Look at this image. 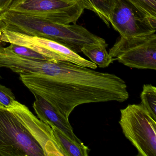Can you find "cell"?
Returning a JSON list of instances; mask_svg holds the SVG:
<instances>
[{
	"label": "cell",
	"instance_id": "cell-1",
	"mask_svg": "<svg viewBox=\"0 0 156 156\" xmlns=\"http://www.w3.org/2000/svg\"><path fill=\"white\" fill-rule=\"evenodd\" d=\"M20 79L66 119L76 107L89 103H122L129 98L126 82L113 73H102L71 62L58 61L52 78L20 74Z\"/></svg>",
	"mask_w": 156,
	"mask_h": 156
},
{
	"label": "cell",
	"instance_id": "cell-2",
	"mask_svg": "<svg viewBox=\"0 0 156 156\" xmlns=\"http://www.w3.org/2000/svg\"><path fill=\"white\" fill-rule=\"evenodd\" d=\"M0 22L9 30L51 40L77 54L82 52L85 45L95 43L96 40L95 34L76 23L58 24L12 11L0 13Z\"/></svg>",
	"mask_w": 156,
	"mask_h": 156
},
{
	"label": "cell",
	"instance_id": "cell-3",
	"mask_svg": "<svg viewBox=\"0 0 156 156\" xmlns=\"http://www.w3.org/2000/svg\"><path fill=\"white\" fill-rule=\"evenodd\" d=\"M119 124L137 156H156V120L140 104L120 109Z\"/></svg>",
	"mask_w": 156,
	"mask_h": 156
},
{
	"label": "cell",
	"instance_id": "cell-4",
	"mask_svg": "<svg viewBox=\"0 0 156 156\" xmlns=\"http://www.w3.org/2000/svg\"><path fill=\"white\" fill-rule=\"evenodd\" d=\"M0 156H44L41 147L24 125L1 105Z\"/></svg>",
	"mask_w": 156,
	"mask_h": 156
},
{
	"label": "cell",
	"instance_id": "cell-5",
	"mask_svg": "<svg viewBox=\"0 0 156 156\" xmlns=\"http://www.w3.org/2000/svg\"><path fill=\"white\" fill-rule=\"evenodd\" d=\"M84 9L83 0H13L8 10L69 24L76 23Z\"/></svg>",
	"mask_w": 156,
	"mask_h": 156
},
{
	"label": "cell",
	"instance_id": "cell-6",
	"mask_svg": "<svg viewBox=\"0 0 156 156\" xmlns=\"http://www.w3.org/2000/svg\"><path fill=\"white\" fill-rule=\"evenodd\" d=\"M13 44L30 48L51 61H66L95 69L97 65L66 46L51 40L9 30L0 22V43Z\"/></svg>",
	"mask_w": 156,
	"mask_h": 156
},
{
	"label": "cell",
	"instance_id": "cell-7",
	"mask_svg": "<svg viewBox=\"0 0 156 156\" xmlns=\"http://www.w3.org/2000/svg\"><path fill=\"white\" fill-rule=\"evenodd\" d=\"M108 53L128 67L156 70V34L129 38L120 36Z\"/></svg>",
	"mask_w": 156,
	"mask_h": 156
},
{
	"label": "cell",
	"instance_id": "cell-8",
	"mask_svg": "<svg viewBox=\"0 0 156 156\" xmlns=\"http://www.w3.org/2000/svg\"><path fill=\"white\" fill-rule=\"evenodd\" d=\"M7 108L29 130L41 147L44 156H67L51 126L38 119L25 105L15 100Z\"/></svg>",
	"mask_w": 156,
	"mask_h": 156
},
{
	"label": "cell",
	"instance_id": "cell-9",
	"mask_svg": "<svg viewBox=\"0 0 156 156\" xmlns=\"http://www.w3.org/2000/svg\"><path fill=\"white\" fill-rule=\"evenodd\" d=\"M110 24L120 36L125 38L156 33V21L141 14L126 0H116Z\"/></svg>",
	"mask_w": 156,
	"mask_h": 156
},
{
	"label": "cell",
	"instance_id": "cell-10",
	"mask_svg": "<svg viewBox=\"0 0 156 156\" xmlns=\"http://www.w3.org/2000/svg\"><path fill=\"white\" fill-rule=\"evenodd\" d=\"M34 95L35 100L34 103L33 108L40 120L49 126L56 127L73 140L81 141L74 133L69 119L62 115L42 98L38 95Z\"/></svg>",
	"mask_w": 156,
	"mask_h": 156
},
{
	"label": "cell",
	"instance_id": "cell-11",
	"mask_svg": "<svg viewBox=\"0 0 156 156\" xmlns=\"http://www.w3.org/2000/svg\"><path fill=\"white\" fill-rule=\"evenodd\" d=\"M54 134L67 156H87L90 150L83 142L77 141L69 137L62 130L54 126H51Z\"/></svg>",
	"mask_w": 156,
	"mask_h": 156
},
{
	"label": "cell",
	"instance_id": "cell-12",
	"mask_svg": "<svg viewBox=\"0 0 156 156\" xmlns=\"http://www.w3.org/2000/svg\"><path fill=\"white\" fill-rule=\"evenodd\" d=\"M107 46L108 44H86L82 48V52L98 67L105 68L115 60L107 51Z\"/></svg>",
	"mask_w": 156,
	"mask_h": 156
},
{
	"label": "cell",
	"instance_id": "cell-13",
	"mask_svg": "<svg viewBox=\"0 0 156 156\" xmlns=\"http://www.w3.org/2000/svg\"><path fill=\"white\" fill-rule=\"evenodd\" d=\"M85 9L92 11L109 27L116 0H83Z\"/></svg>",
	"mask_w": 156,
	"mask_h": 156
},
{
	"label": "cell",
	"instance_id": "cell-14",
	"mask_svg": "<svg viewBox=\"0 0 156 156\" xmlns=\"http://www.w3.org/2000/svg\"><path fill=\"white\" fill-rule=\"evenodd\" d=\"M140 105L156 120V88L152 85L144 84L140 94Z\"/></svg>",
	"mask_w": 156,
	"mask_h": 156
},
{
	"label": "cell",
	"instance_id": "cell-15",
	"mask_svg": "<svg viewBox=\"0 0 156 156\" xmlns=\"http://www.w3.org/2000/svg\"><path fill=\"white\" fill-rule=\"evenodd\" d=\"M141 14L156 21V0H126Z\"/></svg>",
	"mask_w": 156,
	"mask_h": 156
},
{
	"label": "cell",
	"instance_id": "cell-16",
	"mask_svg": "<svg viewBox=\"0 0 156 156\" xmlns=\"http://www.w3.org/2000/svg\"><path fill=\"white\" fill-rule=\"evenodd\" d=\"M5 48L9 51L27 59L51 61L45 56L24 46L10 44L9 46Z\"/></svg>",
	"mask_w": 156,
	"mask_h": 156
},
{
	"label": "cell",
	"instance_id": "cell-17",
	"mask_svg": "<svg viewBox=\"0 0 156 156\" xmlns=\"http://www.w3.org/2000/svg\"><path fill=\"white\" fill-rule=\"evenodd\" d=\"M15 100L16 98L12 90L0 84V105L9 108Z\"/></svg>",
	"mask_w": 156,
	"mask_h": 156
},
{
	"label": "cell",
	"instance_id": "cell-18",
	"mask_svg": "<svg viewBox=\"0 0 156 156\" xmlns=\"http://www.w3.org/2000/svg\"><path fill=\"white\" fill-rule=\"evenodd\" d=\"M13 0H0V13L9 9Z\"/></svg>",
	"mask_w": 156,
	"mask_h": 156
},
{
	"label": "cell",
	"instance_id": "cell-19",
	"mask_svg": "<svg viewBox=\"0 0 156 156\" xmlns=\"http://www.w3.org/2000/svg\"><path fill=\"white\" fill-rule=\"evenodd\" d=\"M1 78H2L1 76H0V79H1Z\"/></svg>",
	"mask_w": 156,
	"mask_h": 156
}]
</instances>
